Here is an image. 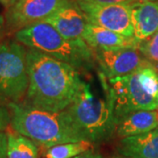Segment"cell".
Here are the masks:
<instances>
[{
  "mask_svg": "<svg viewBox=\"0 0 158 158\" xmlns=\"http://www.w3.org/2000/svg\"><path fill=\"white\" fill-rule=\"evenodd\" d=\"M158 128V111H136L119 118L116 134L120 138L138 135Z\"/></svg>",
  "mask_w": 158,
  "mask_h": 158,
  "instance_id": "4fadbf2b",
  "label": "cell"
},
{
  "mask_svg": "<svg viewBox=\"0 0 158 158\" xmlns=\"http://www.w3.org/2000/svg\"><path fill=\"white\" fill-rule=\"evenodd\" d=\"M93 143L90 141L68 142L48 148L45 153L46 158H73L82 153L91 150Z\"/></svg>",
  "mask_w": 158,
  "mask_h": 158,
  "instance_id": "2e32d148",
  "label": "cell"
},
{
  "mask_svg": "<svg viewBox=\"0 0 158 158\" xmlns=\"http://www.w3.org/2000/svg\"><path fill=\"white\" fill-rule=\"evenodd\" d=\"M7 158H39L35 142L19 134L7 135Z\"/></svg>",
  "mask_w": 158,
  "mask_h": 158,
  "instance_id": "9a60e30c",
  "label": "cell"
},
{
  "mask_svg": "<svg viewBox=\"0 0 158 158\" xmlns=\"http://www.w3.org/2000/svg\"><path fill=\"white\" fill-rule=\"evenodd\" d=\"M74 0H16L6 9V33H13L43 21L59 8Z\"/></svg>",
  "mask_w": 158,
  "mask_h": 158,
  "instance_id": "52a82bcc",
  "label": "cell"
},
{
  "mask_svg": "<svg viewBox=\"0 0 158 158\" xmlns=\"http://www.w3.org/2000/svg\"><path fill=\"white\" fill-rule=\"evenodd\" d=\"M137 48L146 62L158 70V32L151 37L139 41Z\"/></svg>",
  "mask_w": 158,
  "mask_h": 158,
  "instance_id": "e0dca14e",
  "label": "cell"
},
{
  "mask_svg": "<svg viewBox=\"0 0 158 158\" xmlns=\"http://www.w3.org/2000/svg\"><path fill=\"white\" fill-rule=\"evenodd\" d=\"M118 155L127 158H158V128L138 135L121 138Z\"/></svg>",
  "mask_w": 158,
  "mask_h": 158,
  "instance_id": "7c38bea8",
  "label": "cell"
},
{
  "mask_svg": "<svg viewBox=\"0 0 158 158\" xmlns=\"http://www.w3.org/2000/svg\"><path fill=\"white\" fill-rule=\"evenodd\" d=\"M83 39L92 50L117 47H137L139 43L135 37H125L91 23L87 24Z\"/></svg>",
  "mask_w": 158,
  "mask_h": 158,
  "instance_id": "5bb4252c",
  "label": "cell"
},
{
  "mask_svg": "<svg viewBox=\"0 0 158 158\" xmlns=\"http://www.w3.org/2000/svg\"><path fill=\"white\" fill-rule=\"evenodd\" d=\"M27 48L17 40L0 42V103L24 100L28 90Z\"/></svg>",
  "mask_w": 158,
  "mask_h": 158,
  "instance_id": "5b68a950",
  "label": "cell"
},
{
  "mask_svg": "<svg viewBox=\"0 0 158 158\" xmlns=\"http://www.w3.org/2000/svg\"><path fill=\"white\" fill-rule=\"evenodd\" d=\"M15 1H16V0H13V3H14V2H15ZM13 3H12V4H13Z\"/></svg>",
  "mask_w": 158,
  "mask_h": 158,
  "instance_id": "484cf974",
  "label": "cell"
},
{
  "mask_svg": "<svg viewBox=\"0 0 158 158\" xmlns=\"http://www.w3.org/2000/svg\"><path fill=\"white\" fill-rule=\"evenodd\" d=\"M156 2H157V3H158V0H156Z\"/></svg>",
  "mask_w": 158,
  "mask_h": 158,
  "instance_id": "4316f807",
  "label": "cell"
},
{
  "mask_svg": "<svg viewBox=\"0 0 158 158\" xmlns=\"http://www.w3.org/2000/svg\"><path fill=\"white\" fill-rule=\"evenodd\" d=\"M99 79L104 96H97L90 85L85 84L71 105L64 110L74 127L92 143L110 140L117 128L113 92L107 78L101 73Z\"/></svg>",
  "mask_w": 158,
  "mask_h": 158,
  "instance_id": "7a4b0ae2",
  "label": "cell"
},
{
  "mask_svg": "<svg viewBox=\"0 0 158 158\" xmlns=\"http://www.w3.org/2000/svg\"><path fill=\"white\" fill-rule=\"evenodd\" d=\"M132 24L134 37L144 40L158 32V3L136 1L132 4Z\"/></svg>",
  "mask_w": 158,
  "mask_h": 158,
  "instance_id": "8fae6325",
  "label": "cell"
},
{
  "mask_svg": "<svg viewBox=\"0 0 158 158\" xmlns=\"http://www.w3.org/2000/svg\"><path fill=\"white\" fill-rule=\"evenodd\" d=\"M114 98V112L119 118L136 111H153L158 108V99L149 95L141 85L138 69L123 77L108 79Z\"/></svg>",
  "mask_w": 158,
  "mask_h": 158,
  "instance_id": "8992f818",
  "label": "cell"
},
{
  "mask_svg": "<svg viewBox=\"0 0 158 158\" xmlns=\"http://www.w3.org/2000/svg\"><path fill=\"white\" fill-rule=\"evenodd\" d=\"M7 107L12 129L42 146L50 148L86 140L74 127L65 111H46L23 102L11 103Z\"/></svg>",
  "mask_w": 158,
  "mask_h": 158,
  "instance_id": "3957f363",
  "label": "cell"
},
{
  "mask_svg": "<svg viewBox=\"0 0 158 158\" xmlns=\"http://www.w3.org/2000/svg\"><path fill=\"white\" fill-rule=\"evenodd\" d=\"M12 3H13V0H0V4L4 7H6V9L10 7L12 5Z\"/></svg>",
  "mask_w": 158,
  "mask_h": 158,
  "instance_id": "603a6c76",
  "label": "cell"
},
{
  "mask_svg": "<svg viewBox=\"0 0 158 158\" xmlns=\"http://www.w3.org/2000/svg\"><path fill=\"white\" fill-rule=\"evenodd\" d=\"M28 90L23 103L50 112H62L85 83L78 70L35 49L27 48Z\"/></svg>",
  "mask_w": 158,
  "mask_h": 158,
  "instance_id": "6da1fadb",
  "label": "cell"
},
{
  "mask_svg": "<svg viewBox=\"0 0 158 158\" xmlns=\"http://www.w3.org/2000/svg\"><path fill=\"white\" fill-rule=\"evenodd\" d=\"M5 33H6V19L4 15H0V40L2 39Z\"/></svg>",
  "mask_w": 158,
  "mask_h": 158,
  "instance_id": "7402d4cb",
  "label": "cell"
},
{
  "mask_svg": "<svg viewBox=\"0 0 158 158\" xmlns=\"http://www.w3.org/2000/svg\"><path fill=\"white\" fill-rule=\"evenodd\" d=\"M14 39L27 47L66 62L75 69L90 70L95 58L83 39L68 40L45 21L32 24L14 34Z\"/></svg>",
  "mask_w": 158,
  "mask_h": 158,
  "instance_id": "277c9868",
  "label": "cell"
},
{
  "mask_svg": "<svg viewBox=\"0 0 158 158\" xmlns=\"http://www.w3.org/2000/svg\"><path fill=\"white\" fill-rule=\"evenodd\" d=\"M111 158H127V157H124V156H113V157H111Z\"/></svg>",
  "mask_w": 158,
  "mask_h": 158,
  "instance_id": "cb8c5ba5",
  "label": "cell"
},
{
  "mask_svg": "<svg viewBox=\"0 0 158 158\" xmlns=\"http://www.w3.org/2000/svg\"><path fill=\"white\" fill-rule=\"evenodd\" d=\"M73 158H104L102 156L101 154H99V153L95 152V151H93L92 149L91 150H89V151H86V152L82 153V154H80L78 156H75Z\"/></svg>",
  "mask_w": 158,
  "mask_h": 158,
  "instance_id": "44dd1931",
  "label": "cell"
},
{
  "mask_svg": "<svg viewBox=\"0 0 158 158\" xmlns=\"http://www.w3.org/2000/svg\"><path fill=\"white\" fill-rule=\"evenodd\" d=\"M138 2H144V1H151V0H136Z\"/></svg>",
  "mask_w": 158,
  "mask_h": 158,
  "instance_id": "d4e9b609",
  "label": "cell"
},
{
  "mask_svg": "<svg viewBox=\"0 0 158 158\" xmlns=\"http://www.w3.org/2000/svg\"><path fill=\"white\" fill-rule=\"evenodd\" d=\"M7 135L0 132V158H7Z\"/></svg>",
  "mask_w": 158,
  "mask_h": 158,
  "instance_id": "ffe728a7",
  "label": "cell"
},
{
  "mask_svg": "<svg viewBox=\"0 0 158 158\" xmlns=\"http://www.w3.org/2000/svg\"><path fill=\"white\" fill-rule=\"evenodd\" d=\"M138 47V46H137ZM137 47H117L93 49L95 62L107 79L123 77L148 63Z\"/></svg>",
  "mask_w": 158,
  "mask_h": 158,
  "instance_id": "9c48e42d",
  "label": "cell"
},
{
  "mask_svg": "<svg viewBox=\"0 0 158 158\" xmlns=\"http://www.w3.org/2000/svg\"><path fill=\"white\" fill-rule=\"evenodd\" d=\"M43 21L50 24L68 40L83 39L86 26L89 23L76 0L59 8Z\"/></svg>",
  "mask_w": 158,
  "mask_h": 158,
  "instance_id": "30bf717a",
  "label": "cell"
},
{
  "mask_svg": "<svg viewBox=\"0 0 158 158\" xmlns=\"http://www.w3.org/2000/svg\"><path fill=\"white\" fill-rule=\"evenodd\" d=\"M86 2H90L97 5L108 6V5H119V4H127L131 5L136 2V0H84Z\"/></svg>",
  "mask_w": 158,
  "mask_h": 158,
  "instance_id": "d6986e66",
  "label": "cell"
},
{
  "mask_svg": "<svg viewBox=\"0 0 158 158\" xmlns=\"http://www.w3.org/2000/svg\"><path fill=\"white\" fill-rule=\"evenodd\" d=\"M11 125V113L7 106L0 103V132H4Z\"/></svg>",
  "mask_w": 158,
  "mask_h": 158,
  "instance_id": "ac0fdd59",
  "label": "cell"
},
{
  "mask_svg": "<svg viewBox=\"0 0 158 158\" xmlns=\"http://www.w3.org/2000/svg\"><path fill=\"white\" fill-rule=\"evenodd\" d=\"M88 22L111 30L125 37H134L132 4L102 6L84 0H76Z\"/></svg>",
  "mask_w": 158,
  "mask_h": 158,
  "instance_id": "ba28073f",
  "label": "cell"
}]
</instances>
